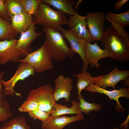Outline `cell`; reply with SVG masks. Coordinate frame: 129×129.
I'll use <instances>...</instances> for the list:
<instances>
[{
    "label": "cell",
    "instance_id": "6",
    "mask_svg": "<svg viewBox=\"0 0 129 129\" xmlns=\"http://www.w3.org/2000/svg\"><path fill=\"white\" fill-rule=\"evenodd\" d=\"M54 89L51 85L47 84L30 91L27 99H31L38 104L39 109L51 114L54 105L56 103L53 96Z\"/></svg>",
    "mask_w": 129,
    "mask_h": 129
},
{
    "label": "cell",
    "instance_id": "19",
    "mask_svg": "<svg viewBox=\"0 0 129 129\" xmlns=\"http://www.w3.org/2000/svg\"><path fill=\"white\" fill-rule=\"evenodd\" d=\"M42 2L48 5H52L58 10L67 13L70 16L78 13L73 9L76 4L73 0H41Z\"/></svg>",
    "mask_w": 129,
    "mask_h": 129
},
{
    "label": "cell",
    "instance_id": "4",
    "mask_svg": "<svg viewBox=\"0 0 129 129\" xmlns=\"http://www.w3.org/2000/svg\"><path fill=\"white\" fill-rule=\"evenodd\" d=\"M53 59L44 44L36 50L28 54L23 59H19L18 62H26L34 68L35 72L41 73L52 70L54 66Z\"/></svg>",
    "mask_w": 129,
    "mask_h": 129
},
{
    "label": "cell",
    "instance_id": "34",
    "mask_svg": "<svg viewBox=\"0 0 129 129\" xmlns=\"http://www.w3.org/2000/svg\"><path fill=\"white\" fill-rule=\"evenodd\" d=\"M124 84L126 86H129V77H128L124 80Z\"/></svg>",
    "mask_w": 129,
    "mask_h": 129
},
{
    "label": "cell",
    "instance_id": "31",
    "mask_svg": "<svg viewBox=\"0 0 129 129\" xmlns=\"http://www.w3.org/2000/svg\"><path fill=\"white\" fill-rule=\"evenodd\" d=\"M0 16L7 22L11 23V18L8 15L4 0H0Z\"/></svg>",
    "mask_w": 129,
    "mask_h": 129
},
{
    "label": "cell",
    "instance_id": "30",
    "mask_svg": "<svg viewBox=\"0 0 129 129\" xmlns=\"http://www.w3.org/2000/svg\"><path fill=\"white\" fill-rule=\"evenodd\" d=\"M30 117L36 119H38L43 122L46 120L50 116L48 113L39 109L28 112Z\"/></svg>",
    "mask_w": 129,
    "mask_h": 129
},
{
    "label": "cell",
    "instance_id": "14",
    "mask_svg": "<svg viewBox=\"0 0 129 129\" xmlns=\"http://www.w3.org/2000/svg\"><path fill=\"white\" fill-rule=\"evenodd\" d=\"M86 56L88 64L91 68L94 66L97 68L100 67L99 59L112 56V53L108 50L102 49L96 42L93 44L87 43L86 48Z\"/></svg>",
    "mask_w": 129,
    "mask_h": 129
},
{
    "label": "cell",
    "instance_id": "3",
    "mask_svg": "<svg viewBox=\"0 0 129 129\" xmlns=\"http://www.w3.org/2000/svg\"><path fill=\"white\" fill-rule=\"evenodd\" d=\"M32 16L36 24L52 28L56 30H59V26L68 24V18L65 13L54 10L42 1L36 12Z\"/></svg>",
    "mask_w": 129,
    "mask_h": 129
},
{
    "label": "cell",
    "instance_id": "13",
    "mask_svg": "<svg viewBox=\"0 0 129 129\" xmlns=\"http://www.w3.org/2000/svg\"><path fill=\"white\" fill-rule=\"evenodd\" d=\"M73 81L71 78L68 77H65L63 75H59L54 80L55 87L53 96L56 102L63 98L66 102L70 101V92L73 88Z\"/></svg>",
    "mask_w": 129,
    "mask_h": 129
},
{
    "label": "cell",
    "instance_id": "1",
    "mask_svg": "<svg viewBox=\"0 0 129 129\" xmlns=\"http://www.w3.org/2000/svg\"><path fill=\"white\" fill-rule=\"evenodd\" d=\"M42 31L45 33L46 37V40L43 43L53 60L62 62L68 58L74 57V53L68 46L59 30L43 26Z\"/></svg>",
    "mask_w": 129,
    "mask_h": 129
},
{
    "label": "cell",
    "instance_id": "21",
    "mask_svg": "<svg viewBox=\"0 0 129 129\" xmlns=\"http://www.w3.org/2000/svg\"><path fill=\"white\" fill-rule=\"evenodd\" d=\"M73 75L77 78L76 87L78 90L77 95H80L83 90L84 89L90 84L94 83L95 81V77L91 76L90 74L86 70Z\"/></svg>",
    "mask_w": 129,
    "mask_h": 129
},
{
    "label": "cell",
    "instance_id": "11",
    "mask_svg": "<svg viewBox=\"0 0 129 129\" xmlns=\"http://www.w3.org/2000/svg\"><path fill=\"white\" fill-rule=\"evenodd\" d=\"M84 89L91 93L97 92L105 94L108 96L110 100H113L116 101L117 105L115 108L116 111L121 113H124L125 111V109L123 108L118 100L120 97H124L129 98V88L122 87L119 89L110 91L96 86L94 83H92L87 86Z\"/></svg>",
    "mask_w": 129,
    "mask_h": 129
},
{
    "label": "cell",
    "instance_id": "28",
    "mask_svg": "<svg viewBox=\"0 0 129 129\" xmlns=\"http://www.w3.org/2000/svg\"><path fill=\"white\" fill-rule=\"evenodd\" d=\"M39 109L37 103L31 99H27L19 108L21 112H27Z\"/></svg>",
    "mask_w": 129,
    "mask_h": 129
},
{
    "label": "cell",
    "instance_id": "16",
    "mask_svg": "<svg viewBox=\"0 0 129 129\" xmlns=\"http://www.w3.org/2000/svg\"><path fill=\"white\" fill-rule=\"evenodd\" d=\"M84 118L82 114L71 117L63 116L53 117L50 116L41 124L42 129H63L67 125L77 121H81Z\"/></svg>",
    "mask_w": 129,
    "mask_h": 129
},
{
    "label": "cell",
    "instance_id": "7",
    "mask_svg": "<svg viewBox=\"0 0 129 129\" xmlns=\"http://www.w3.org/2000/svg\"><path fill=\"white\" fill-rule=\"evenodd\" d=\"M58 29L61 31L63 36L69 42L70 48L74 53H77L81 57L83 64L82 71H86L88 64L86 56V48L87 42L85 40L77 37L70 30L64 29L61 26H59Z\"/></svg>",
    "mask_w": 129,
    "mask_h": 129
},
{
    "label": "cell",
    "instance_id": "23",
    "mask_svg": "<svg viewBox=\"0 0 129 129\" xmlns=\"http://www.w3.org/2000/svg\"><path fill=\"white\" fill-rule=\"evenodd\" d=\"M17 33L9 23L0 16V39L3 40L14 39Z\"/></svg>",
    "mask_w": 129,
    "mask_h": 129
},
{
    "label": "cell",
    "instance_id": "26",
    "mask_svg": "<svg viewBox=\"0 0 129 129\" xmlns=\"http://www.w3.org/2000/svg\"><path fill=\"white\" fill-rule=\"evenodd\" d=\"M4 2L10 18L15 15L24 12L21 0H4Z\"/></svg>",
    "mask_w": 129,
    "mask_h": 129
},
{
    "label": "cell",
    "instance_id": "18",
    "mask_svg": "<svg viewBox=\"0 0 129 129\" xmlns=\"http://www.w3.org/2000/svg\"><path fill=\"white\" fill-rule=\"evenodd\" d=\"M71 102L72 105L70 108L56 103L53 107L51 113V116L55 117L67 114L77 115L82 114L80 109L79 102L73 100Z\"/></svg>",
    "mask_w": 129,
    "mask_h": 129
},
{
    "label": "cell",
    "instance_id": "35",
    "mask_svg": "<svg viewBox=\"0 0 129 129\" xmlns=\"http://www.w3.org/2000/svg\"><path fill=\"white\" fill-rule=\"evenodd\" d=\"M112 129H119V128L118 127H115Z\"/></svg>",
    "mask_w": 129,
    "mask_h": 129
},
{
    "label": "cell",
    "instance_id": "24",
    "mask_svg": "<svg viewBox=\"0 0 129 129\" xmlns=\"http://www.w3.org/2000/svg\"><path fill=\"white\" fill-rule=\"evenodd\" d=\"M77 99L79 101L81 111L86 115H88L90 112L92 111L97 112L101 111L102 109V106L100 104L97 103L88 102L84 100L83 96L81 94L78 95Z\"/></svg>",
    "mask_w": 129,
    "mask_h": 129
},
{
    "label": "cell",
    "instance_id": "20",
    "mask_svg": "<svg viewBox=\"0 0 129 129\" xmlns=\"http://www.w3.org/2000/svg\"><path fill=\"white\" fill-rule=\"evenodd\" d=\"M0 80V122H4L11 118L12 112L10 109V106L8 100L5 98L3 93L4 88Z\"/></svg>",
    "mask_w": 129,
    "mask_h": 129
},
{
    "label": "cell",
    "instance_id": "27",
    "mask_svg": "<svg viewBox=\"0 0 129 129\" xmlns=\"http://www.w3.org/2000/svg\"><path fill=\"white\" fill-rule=\"evenodd\" d=\"M24 12L32 16L36 12L41 0H21Z\"/></svg>",
    "mask_w": 129,
    "mask_h": 129
},
{
    "label": "cell",
    "instance_id": "5",
    "mask_svg": "<svg viewBox=\"0 0 129 129\" xmlns=\"http://www.w3.org/2000/svg\"><path fill=\"white\" fill-rule=\"evenodd\" d=\"M35 73L33 67L28 63L25 62H20L14 75L8 81H4L2 79L5 73L0 72V80L4 87L3 93L5 96L14 97L16 94L21 97V94L14 90L16 84L20 80L23 81L30 76H33Z\"/></svg>",
    "mask_w": 129,
    "mask_h": 129
},
{
    "label": "cell",
    "instance_id": "32",
    "mask_svg": "<svg viewBox=\"0 0 129 129\" xmlns=\"http://www.w3.org/2000/svg\"><path fill=\"white\" fill-rule=\"evenodd\" d=\"M129 1V0H119L117 1L114 5V8L117 10L120 9Z\"/></svg>",
    "mask_w": 129,
    "mask_h": 129
},
{
    "label": "cell",
    "instance_id": "10",
    "mask_svg": "<svg viewBox=\"0 0 129 129\" xmlns=\"http://www.w3.org/2000/svg\"><path fill=\"white\" fill-rule=\"evenodd\" d=\"M67 24L70 30L78 37L90 43L95 41L87 28L85 16H80L78 13L71 16Z\"/></svg>",
    "mask_w": 129,
    "mask_h": 129
},
{
    "label": "cell",
    "instance_id": "17",
    "mask_svg": "<svg viewBox=\"0 0 129 129\" xmlns=\"http://www.w3.org/2000/svg\"><path fill=\"white\" fill-rule=\"evenodd\" d=\"M11 26L17 33L21 34L27 30L34 22L32 16L25 12L11 17Z\"/></svg>",
    "mask_w": 129,
    "mask_h": 129
},
{
    "label": "cell",
    "instance_id": "8",
    "mask_svg": "<svg viewBox=\"0 0 129 129\" xmlns=\"http://www.w3.org/2000/svg\"><path fill=\"white\" fill-rule=\"evenodd\" d=\"M17 40H5L0 41V64H4L10 61L18 62L21 57H25L23 53L17 50L16 46Z\"/></svg>",
    "mask_w": 129,
    "mask_h": 129
},
{
    "label": "cell",
    "instance_id": "12",
    "mask_svg": "<svg viewBox=\"0 0 129 129\" xmlns=\"http://www.w3.org/2000/svg\"><path fill=\"white\" fill-rule=\"evenodd\" d=\"M129 76V70L120 71L115 67L108 74L95 76L94 84L104 89L111 86L115 89V86L118 82L124 80Z\"/></svg>",
    "mask_w": 129,
    "mask_h": 129
},
{
    "label": "cell",
    "instance_id": "22",
    "mask_svg": "<svg viewBox=\"0 0 129 129\" xmlns=\"http://www.w3.org/2000/svg\"><path fill=\"white\" fill-rule=\"evenodd\" d=\"M0 129H31L25 117L21 116L13 118L5 123Z\"/></svg>",
    "mask_w": 129,
    "mask_h": 129
},
{
    "label": "cell",
    "instance_id": "2",
    "mask_svg": "<svg viewBox=\"0 0 129 129\" xmlns=\"http://www.w3.org/2000/svg\"><path fill=\"white\" fill-rule=\"evenodd\" d=\"M100 41L112 53L110 58L124 62L129 60V45L113 27L106 26Z\"/></svg>",
    "mask_w": 129,
    "mask_h": 129
},
{
    "label": "cell",
    "instance_id": "29",
    "mask_svg": "<svg viewBox=\"0 0 129 129\" xmlns=\"http://www.w3.org/2000/svg\"><path fill=\"white\" fill-rule=\"evenodd\" d=\"M105 18L111 24L112 26L114 28L117 32L124 38L129 45V35L124 27L120 25L113 22L106 16Z\"/></svg>",
    "mask_w": 129,
    "mask_h": 129
},
{
    "label": "cell",
    "instance_id": "9",
    "mask_svg": "<svg viewBox=\"0 0 129 129\" xmlns=\"http://www.w3.org/2000/svg\"><path fill=\"white\" fill-rule=\"evenodd\" d=\"M105 14L102 11L86 13L87 27L95 41H100L104 32Z\"/></svg>",
    "mask_w": 129,
    "mask_h": 129
},
{
    "label": "cell",
    "instance_id": "25",
    "mask_svg": "<svg viewBox=\"0 0 129 129\" xmlns=\"http://www.w3.org/2000/svg\"><path fill=\"white\" fill-rule=\"evenodd\" d=\"M106 16L113 22L123 27L129 26V10L120 14L109 12L107 13Z\"/></svg>",
    "mask_w": 129,
    "mask_h": 129
},
{
    "label": "cell",
    "instance_id": "33",
    "mask_svg": "<svg viewBox=\"0 0 129 129\" xmlns=\"http://www.w3.org/2000/svg\"><path fill=\"white\" fill-rule=\"evenodd\" d=\"M129 115H128L125 121L120 124V127L121 129H129Z\"/></svg>",
    "mask_w": 129,
    "mask_h": 129
},
{
    "label": "cell",
    "instance_id": "15",
    "mask_svg": "<svg viewBox=\"0 0 129 129\" xmlns=\"http://www.w3.org/2000/svg\"><path fill=\"white\" fill-rule=\"evenodd\" d=\"M36 24L34 21L29 29L22 33L19 38L17 40L16 48L23 53L25 57L31 52L32 49L31 47V43L37 37L41 35V32L35 31L36 27L35 26Z\"/></svg>",
    "mask_w": 129,
    "mask_h": 129
}]
</instances>
